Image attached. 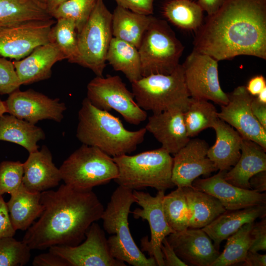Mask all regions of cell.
Wrapping results in <instances>:
<instances>
[{
    "instance_id": "obj_44",
    "label": "cell",
    "mask_w": 266,
    "mask_h": 266,
    "mask_svg": "<svg viewBox=\"0 0 266 266\" xmlns=\"http://www.w3.org/2000/svg\"><path fill=\"white\" fill-rule=\"evenodd\" d=\"M33 266H69L68 263L60 256L50 251L36 256L33 262Z\"/></svg>"
},
{
    "instance_id": "obj_1",
    "label": "cell",
    "mask_w": 266,
    "mask_h": 266,
    "mask_svg": "<svg viewBox=\"0 0 266 266\" xmlns=\"http://www.w3.org/2000/svg\"><path fill=\"white\" fill-rule=\"evenodd\" d=\"M193 51L217 61L239 55L266 59V0H225L195 32Z\"/></svg>"
},
{
    "instance_id": "obj_3",
    "label": "cell",
    "mask_w": 266,
    "mask_h": 266,
    "mask_svg": "<svg viewBox=\"0 0 266 266\" xmlns=\"http://www.w3.org/2000/svg\"><path fill=\"white\" fill-rule=\"evenodd\" d=\"M76 136L83 144L97 147L112 157L134 151L144 139V128L126 129L120 119L109 111L94 106L85 98L78 113Z\"/></svg>"
},
{
    "instance_id": "obj_25",
    "label": "cell",
    "mask_w": 266,
    "mask_h": 266,
    "mask_svg": "<svg viewBox=\"0 0 266 266\" xmlns=\"http://www.w3.org/2000/svg\"><path fill=\"white\" fill-rule=\"evenodd\" d=\"M266 150L256 142L243 138L240 158L233 166L225 172V180L240 188L251 189L250 178L266 170Z\"/></svg>"
},
{
    "instance_id": "obj_47",
    "label": "cell",
    "mask_w": 266,
    "mask_h": 266,
    "mask_svg": "<svg viewBox=\"0 0 266 266\" xmlns=\"http://www.w3.org/2000/svg\"><path fill=\"white\" fill-rule=\"evenodd\" d=\"M245 87L251 95L256 97L266 88V79L262 75H256L248 81Z\"/></svg>"
},
{
    "instance_id": "obj_15",
    "label": "cell",
    "mask_w": 266,
    "mask_h": 266,
    "mask_svg": "<svg viewBox=\"0 0 266 266\" xmlns=\"http://www.w3.org/2000/svg\"><path fill=\"white\" fill-rule=\"evenodd\" d=\"M229 100L221 105L218 118L233 128L243 138L253 141L266 150V129L254 116L251 103L254 96L245 86H239L230 94Z\"/></svg>"
},
{
    "instance_id": "obj_29",
    "label": "cell",
    "mask_w": 266,
    "mask_h": 266,
    "mask_svg": "<svg viewBox=\"0 0 266 266\" xmlns=\"http://www.w3.org/2000/svg\"><path fill=\"white\" fill-rule=\"evenodd\" d=\"M192 212L189 228L202 229L226 210L215 197L193 187L183 188Z\"/></svg>"
},
{
    "instance_id": "obj_8",
    "label": "cell",
    "mask_w": 266,
    "mask_h": 266,
    "mask_svg": "<svg viewBox=\"0 0 266 266\" xmlns=\"http://www.w3.org/2000/svg\"><path fill=\"white\" fill-rule=\"evenodd\" d=\"M138 50L144 77L172 73L179 65L184 46L166 21L154 17Z\"/></svg>"
},
{
    "instance_id": "obj_16",
    "label": "cell",
    "mask_w": 266,
    "mask_h": 266,
    "mask_svg": "<svg viewBox=\"0 0 266 266\" xmlns=\"http://www.w3.org/2000/svg\"><path fill=\"white\" fill-rule=\"evenodd\" d=\"M7 113L33 124L48 119L60 122L66 109L59 99H51L32 89L17 90L4 101Z\"/></svg>"
},
{
    "instance_id": "obj_40",
    "label": "cell",
    "mask_w": 266,
    "mask_h": 266,
    "mask_svg": "<svg viewBox=\"0 0 266 266\" xmlns=\"http://www.w3.org/2000/svg\"><path fill=\"white\" fill-rule=\"evenodd\" d=\"M21 86L13 62L0 57V95H9Z\"/></svg>"
},
{
    "instance_id": "obj_24",
    "label": "cell",
    "mask_w": 266,
    "mask_h": 266,
    "mask_svg": "<svg viewBox=\"0 0 266 266\" xmlns=\"http://www.w3.org/2000/svg\"><path fill=\"white\" fill-rule=\"evenodd\" d=\"M266 205H256L235 210H226L202 229L219 250L221 243L246 223L265 217Z\"/></svg>"
},
{
    "instance_id": "obj_4",
    "label": "cell",
    "mask_w": 266,
    "mask_h": 266,
    "mask_svg": "<svg viewBox=\"0 0 266 266\" xmlns=\"http://www.w3.org/2000/svg\"><path fill=\"white\" fill-rule=\"evenodd\" d=\"M135 201L133 190L118 186L113 192L101 219L110 253L115 259L133 266H157L155 259L147 258L135 243L129 227L132 204Z\"/></svg>"
},
{
    "instance_id": "obj_20",
    "label": "cell",
    "mask_w": 266,
    "mask_h": 266,
    "mask_svg": "<svg viewBox=\"0 0 266 266\" xmlns=\"http://www.w3.org/2000/svg\"><path fill=\"white\" fill-rule=\"evenodd\" d=\"M184 111L178 109L153 113L145 128L170 154L175 155L189 141L184 119Z\"/></svg>"
},
{
    "instance_id": "obj_49",
    "label": "cell",
    "mask_w": 266,
    "mask_h": 266,
    "mask_svg": "<svg viewBox=\"0 0 266 266\" xmlns=\"http://www.w3.org/2000/svg\"><path fill=\"white\" fill-rule=\"evenodd\" d=\"M241 266H266V255L249 251Z\"/></svg>"
},
{
    "instance_id": "obj_39",
    "label": "cell",
    "mask_w": 266,
    "mask_h": 266,
    "mask_svg": "<svg viewBox=\"0 0 266 266\" xmlns=\"http://www.w3.org/2000/svg\"><path fill=\"white\" fill-rule=\"evenodd\" d=\"M23 163L20 161H4L0 163V196L11 194L22 185Z\"/></svg>"
},
{
    "instance_id": "obj_6",
    "label": "cell",
    "mask_w": 266,
    "mask_h": 266,
    "mask_svg": "<svg viewBox=\"0 0 266 266\" xmlns=\"http://www.w3.org/2000/svg\"><path fill=\"white\" fill-rule=\"evenodd\" d=\"M132 89L139 106L153 113L174 109L184 112L191 99L180 64L170 74L142 77L132 83Z\"/></svg>"
},
{
    "instance_id": "obj_53",
    "label": "cell",
    "mask_w": 266,
    "mask_h": 266,
    "mask_svg": "<svg viewBox=\"0 0 266 266\" xmlns=\"http://www.w3.org/2000/svg\"><path fill=\"white\" fill-rule=\"evenodd\" d=\"M7 113L6 109L4 103V101H2L0 99V116Z\"/></svg>"
},
{
    "instance_id": "obj_50",
    "label": "cell",
    "mask_w": 266,
    "mask_h": 266,
    "mask_svg": "<svg viewBox=\"0 0 266 266\" xmlns=\"http://www.w3.org/2000/svg\"><path fill=\"white\" fill-rule=\"evenodd\" d=\"M225 0H198L197 2L203 11L207 12L208 15H211L216 12L222 6Z\"/></svg>"
},
{
    "instance_id": "obj_11",
    "label": "cell",
    "mask_w": 266,
    "mask_h": 266,
    "mask_svg": "<svg viewBox=\"0 0 266 266\" xmlns=\"http://www.w3.org/2000/svg\"><path fill=\"white\" fill-rule=\"evenodd\" d=\"M218 62L205 54L193 51L182 65L185 83L191 98L212 101L220 106L229 100L219 80Z\"/></svg>"
},
{
    "instance_id": "obj_21",
    "label": "cell",
    "mask_w": 266,
    "mask_h": 266,
    "mask_svg": "<svg viewBox=\"0 0 266 266\" xmlns=\"http://www.w3.org/2000/svg\"><path fill=\"white\" fill-rule=\"evenodd\" d=\"M23 166L22 184L31 192L41 193L51 189L62 180L59 168L53 163L52 154L45 145L29 153Z\"/></svg>"
},
{
    "instance_id": "obj_34",
    "label": "cell",
    "mask_w": 266,
    "mask_h": 266,
    "mask_svg": "<svg viewBox=\"0 0 266 266\" xmlns=\"http://www.w3.org/2000/svg\"><path fill=\"white\" fill-rule=\"evenodd\" d=\"M254 222L246 223L227 238L223 251L211 266H230L242 263L251 247V231Z\"/></svg>"
},
{
    "instance_id": "obj_26",
    "label": "cell",
    "mask_w": 266,
    "mask_h": 266,
    "mask_svg": "<svg viewBox=\"0 0 266 266\" xmlns=\"http://www.w3.org/2000/svg\"><path fill=\"white\" fill-rule=\"evenodd\" d=\"M40 193L28 190L23 184L6 202L14 229L27 230L41 214L43 207L40 202Z\"/></svg>"
},
{
    "instance_id": "obj_30",
    "label": "cell",
    "mask_w": 266,
    "mask_h": 266,
    "mask_svg": "<svg viewBox=\"0 0 266 266\" xmlns=\"http://www.w3.org/2000/svg\"><path fill=\"white\" fill-rule=\"evenodd\" d=\"M51 18L45 4L38 0H0V28Z\"/></svg>"
},
{
    "instance_id": "obj_51",
    "label": "cell",
    "mask_w": 266,
    "mask_h": 266,
    "mask_svg": "<svg viewBox=\"0 0 266 266\" xmlns=\"http://www.w3.org/2000/svg\"><path fill=\"white\" fill-rule=\"evenodd\" d=\"M67 0H46L45 5L49 14L53 12L55 9L61 4Z\"/></svg>"
},
{
    "instance_id": "obj_18",
    "label": "cell",
    "mask_w": 266,
    "mask_h": 266,
    "mask_svg": "<svg viewBox=\"0 0 266 266\" xmlns=\"http://www.w3.org/2000/svg\"><path fill=\"white\" fill-rule=\"evenodd\" d=\"M226 171H220L212 176L197 178L192 183L194 189L215 197L226 210H235L246 207L266 205V195L252 189L233 185L224 178Z\"/></svg>"
},
{
    "instance_id": "obj_5",
    "label": "cell",
    "mask_w": 266,
    "mask_h": 266,
    "mask_svg": "<svg viewBox=\"0 0 266 266\" xmlns=\"http://www.w3.org/2000/svg\"><path fill=\"white\" fill-rule=\"evenodd\" d=\"M113 159L118 170L114 181L120 186L133 191L151 187L158 191L175 186L171 179L173 157L162 147Z\"/></svg>"
},
{
    "instance_id": "obj_7",
    "label": "cell",
    "mask_w": 266,
    "mask_h": 266,
    "mask_svg": "<svg viewBox=\"0 0 266 266\" xmlns=\"http://www.w3.org/2000/svg\"><path fill=\"white\" fill-rule=\"evenodd\" d=\"M59 169L64 184L80 190H92L114 180L118 174L113 157L85 144L72 152Z\"/></svg>"
},
{
    "instance_id": "obj_13",
    "label": "cell",
    "mask_w": 266,
    "mask_h": 266,
    "mask_svg": "<svg viewBox=\"0 0 266 266\" xmlns=\"http://www.w3.org/2000/svg\"><path fill=\"white\" fill-rule=\"evenodd\" d=\"M56 20L22 22L0 28V55L20 60L36 47L49 42V33Z\"/></svg>"
},
{
    "instance_id": "obj_12",
    "label": "cell",
    "mask_w": 266,
    "mask_h": 266,
    "mask_svg": "<svg viewBox=\"0 0 266 266\" xmlns=\"http://www.w3.org/2000/svg\"><path fill=\"white\" fill-rule=\"evenodd\" d=\"M164 191H158L155 196L144 192L133 190L135 201L140 208L131 211L135 219L146 220L149 225L151 238L145 236L140 240L142 251L146 252L150 257L155 259L157 266H165L161 250L163 240L170 234L174 233L168 225L163 209Z\"/></svg>"
},
{
    "instance_id": "obj_46",
    "label": "cell",
    "mask_w": 266,
    "mask_h": 266,
    "mask_svg": "<svg viewBox=\"0 0 266 266\" xmlns=\"http://www.w3.org/2000/svg\"><path fill=\"white\" fill-rule=\"evenodd\" d=\"M251 108L255 117L266 129V104L260 102L256 97H253L251 103Z\"/></svg>"
},
{
    "instance_id": "obj_22",
    "label": "cell",
    "mask_w": 266,
    "mask_h": 266,
    "mask_svg": "<svg viewBox=\"0 0 266 266\" xmlns=\"http://www.w3.org/2000/svg\"><path fill=\"white\" fill-rule=\"evenodd\" d=\"M64 59L65 56L57 45L49 42L13 63L21 85H25L49 78L54 64Z\"/></svg>"
},
{
    "instance_id": "obj_35",
    "label": "cell",
    "mask_w": 266,
    "mask_h": 266,
    "mask_svg": "<svg viewBox=\"0 0 266 266\" xmlns=\"http://www.w3.org/2000/svg\"><path fill=\"white\" fill-rule=\"evenodd\" d=\"M163 209L166 221L174 232L189 228L192 212L187 202L183 188L177 189L165 195Z\"/></svg>"
},
{
    "instance_id": "obj_2",
    "label": "cell",
    "mask_w": 266,
    "mask_h": 266,
    "mask_svg": "<svg viewBox=\"0 0 266 266\" xmlns=\"http://www.w3.org/2000/svg\"><path fill=\"white\" fill-rule=\"evenodd\" d=\"M43 210L26 230L22 241L31 250L81 243L92 223L101 219L103 206L92 190L65 184L40 193Z\"/></svg>"
},
{
    "instance_id": "obj_48",
    "label": "cell",
    "mask_w": 266,
    "mask_h": 266,
    "mask_svg": "<svg viewBox=\"0 0 266 266\" xmlns=\"http://www.w3.org/2000/svg\"><path fill=\"white\" fill-rule=\"evenodd\" d=\"M251 189L259 193H263L266 190V170L260 171L253 176L249 180Z\"/></svg>"
},
{
    "instance_id": "obj_23",
    "label": "cell",
    "mask_w": 266,
    "mask_h": 266,
    "mask_svg": "<svg viewBox=\"0 0 266 266\" xmlns=\"http://www.w3.org/2000/svg\"><path fill=\"white\" fill-rule=\"evenodd\" d=\"M212 128L215 131L216 140L209 147L207 156L217 170L228 171L240 158L243 138L233 128L219 118Z\"/></svg>"
},
{
    "instance_id": "obj_42",
    "label": "cell",
    "mask_w": 266,
    "mask_h": 266,
    "mask_svg": "<svg viewBox=\"0 0 266 266\" xmlns=\"http://www.w3.org/2000/svg\"><path fill=\"white\" fill-rule=\"evenodd\" d=\"M118 5L132 11L146 15L153 13L156 0H114Z\"/></svg>"
},
{
    "instance_id": "obj_19",
    "label": "cell",
    "mask_w": 266,
    "mask_h": 266,
    "mask_svg": "<svg viewBox=\"0 0 266 266\" xmlns=\"http://www.w3.org/2000/svg\"><path fill=\"white\" fill-rule=\"evenodd\" d=\"M166 238L178 257L188 266H211L220 254L202 229L189 228L172 233Z\"/></svg>"
},
{
    "instance_id": "obj_33",
    "label": "cell",
    "mask_w": 266,
    "mask_h": 266,
    "mask_svg": "<svg viewBox=\"0 0 266 266\" xmlns=\"http://www.w3.org/2000/svg\"><path fill=\"white\" fill-rule=\"evenodd\" d=\"M217 113L216 107L209 100L191 97L188 107L183 113L189 137H193L201 131L212 128L219 118Z\"/></svg>"
},
{
    "instance_id": "obj_38",
    "label": "cell",
    "mask_w": 266,
    "mask_h": 266,
    "mask_svg": "<svg viewBox=\"0 0 266 266\" xmlns=\"http://www.w3.org/2000/svg\"><path fill=\"white\" fill-rule=\"evenodd\" d=\"M32 250L13 237L0 238V266H23L30 261Z\"/></svg>"
},
{
    "instance_id": "obj_54",
    "label": "cell",
    "mask_w": 266,
    "mask_h": 266,
    "mask_svg": "<svg viewBox=\"0 0 266 266\" xmlns=\"http://www.w3.org/2000/svg\"><path fill=\"white\" fill-rule=\"evenodd\" d=\"M38 0L45 4V2L46 0Z\"/></svg>"
},
{
    "instance_id": "obj_52",
    "label": "cell",
    "mask_w": 266,
    "mask_h": 266,
    "mask_svg": "<svg viewBox=\"0 0 266 266\" xmlns=\"http://www.w3.org/2000/svg\"><path fill=\"white\" fill-rule=\"evenodd\" d=\"M256 97L260 102L266 104V88H264Z\"/></svg>"
},
{
    "instance_id": "obj_14",
    "label": "cell",
    "mask_w": 266,
    "mask_h": 266,
    "mask_svg": "<svg viewBox=\"0 0 266 266\" xmlns=\"http://www.w3.org/2000/svg\"><path fill=\"white\" fill-rule=\"evenodd\" d=\"M49 251L65 259L69 266H126L112 257L103 229L96 222L89 228L85 239L75 246L58 245Z\"/></svg>"
},
{
    "instance_id": "obj_36",
    "label": "cell",
    "mask_w": 266,
    "mask_h": 266,
    "mask_svg": "<svg viewBox=\"0 0 266 266\" xmlns=\"http://www.w3.org/2000/svg\"><path fill=\"white\" fill-rule=\"evenodd\" d=\"M49 42L57 45L69 62L75 63L78 55L77 32L72 20L57 19L50 32Z\"/></svg>"
},
{
    "instance_id": "obj_37",
    "label": "cell",
    "mask_w": 266,
    "mask_h": 266,
    "mask_svg": "<svg viewBox=\"0 0 266 266\" xmlns=\"http://www.w3.org/2000/svg\"><path fill=\"white\" fill-rule=\"evenodd\" d=\"M97 0H67L59 5L51 14L57 20L66 18L75 23L77 33L87 23Z\"/></svg>"
},
{
    "instance_id": "obj_31",
    "label": "cell",
    "mask_w": 266,
    "mask_h": 266,
    "mask_svg": "<svg viewBox=\"0 0 266 266\" xmlns=\"http://www.w3.org/2000/svg\"><path fill=\"white\" fill-rule=\"evenodd\" d=\"M106 59L115 70L122 72L131 83L142 77L138 49L128 42L113 37Z\"/></svg>"
},
{
    "instance_id": "obj_27",
    "label": "cell",
    "mask_w": 266,
    "mask_h": 266,
    "mask_svg": "<svg viewBox=\"0 0 266 266\" xmlns=\"http://www.w3.org/2000/svg\"><path fill=\"white\" fill-rule=\"evenodd\" d=\"M45 138L43 130L11 114L0 116V141L17 144L29 153L39 149L38 141Z\"/></svg>"
},
{
    "instance_id": "obj_43",
    "label": "cell",
    "mask_w": 266,
    "mask_h": 266,
    "mask_svg": "<svg viewBox=\"0 0 266 266\" xmlns=\"http://www.w3.org/2000/svg\"><path fill=\"white\" fill-rule=\"evenodd\" d=\"M9 216L6 202L0 196V238L13 237L16 233Z\"/></svg>"
},
{
    "instance_id": "obj_9",
    "label": "cell",
    "mask_w": 266,
    "mask_h": 266,
    "mask_svg": "<svg viewBox=\"0 0 266 266\" xmlns=\"http://www.w3.org/2000/svg\"><path fill=\"white\" fill-rule=\"evenodd\" d=\"M112 13L103 0H97L87 23L77 33L78 55L75 64L102 76L106 55L113 37Z\"/></svg>"
},
{
    "instance_id": "obj_17",
    "label": "cell",
    "mask_w": 266,
    "mask_h": 266,
    "mask_svg": "<svg viewBox=\"0 0 266 266\" xmlns=\"http://www.w3.org/2000/svg\"><path fill=\"white\" fill-rule=\"evenodd\" d=\"M209 146L204 140L193 138L173 157L171 179L177 187H192L200 175H209L217 170L207 156Z\"/></svg>"
},
{
    "instance_id": "obj_41",
    "label": "cell",
    "mask_w": 266,
    "mask_h": 266,
    "mask_svg": "<svg viewBox=\"0 0 266 266\" xmlns=\"http://www.w3.org/2000/svg\"><path fill=\"white\" fill-rule=\"evenodd\" d=\"M251 235L252 242L249 251L258 252L266 250V217L261 221L253 224Z\"/></svg>"
},
{
    "instance_id": "obj_28",
    "label": "cell",
    "mask_w": 266,
    "mask_h": 266,
    "mask_svg": "<svg viewBox=\"0 0 266 266\" xmlns=\"http://www.w3.org/2000/svg\"><path fill=\"white\" fill-rule=\"evenodd\" d=\"M154 17L137 13L117 5L112 13L113 37L128 42L137 49Z\"/></svg>"
},
{
    "instance_id": "obj_10",
    "label": "cell",
    "mask_w": 266,
    "mask_h": 266,
    "mask_svg": "<svg viewBox=\"0 0 266 266\" xmlns=\"http://www.w3.org/2000/svg\"><path fill=\"white\" fill-rule=\"evenodd\" d=\"M87 98L95 107L119 113L128 123L138 125L147 114L136 103L134 95L118 75L96 76L87 86Z\"/></svg>"
},
{
    "instance_id": "obj_32",
    "label": "cell",
    "mask_w": 266,
    "mask_h": 266,
    "mask_svg": "<svg viewBox=\"0 0 266 266\" xmlns=\"http://www.w3.org/2000/svg\"><path fill=\"white\" fill-rule=\"evenodd\" d=\"M203 10L192 0H168L163 6L165 17L181 29L195 32L203 21Z\"/></svg>"
},
{
    "instance_id": "obj_45",
    "label": "cell",
    "mask_w": 266,
    "mask_h": 266,
    "mask_svg": "<svg viewBox=\"0 0 266 266\" xmlns=\"http://www.w3.org/2000/svg\"><path fill=\"white\" fill-rule=\"evenodd\" d=\"M161 250L163 255L165 266H187L177 255L168 242L166 237L162 241Z\"/></svg>"
}]
</instances>
